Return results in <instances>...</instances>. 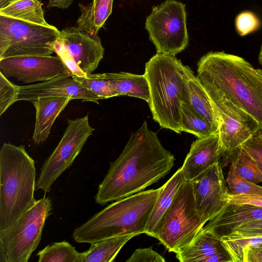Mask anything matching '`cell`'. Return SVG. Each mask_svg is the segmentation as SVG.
<instances>
[{"label": "cell", "instance_id": "cell-1", "mask_svg": "<svg viewBox=\"0 0 262 262\" xmlns=\"http://www.w3.org/2000/svg\"><path fill=\"white\" fill-rule=\"evenodd\" d=\"M174 157L144 121L99 185L96 203L103 205L142 191L169 173Z\"/></svg>", "mask_w": 262, "mask_h": 262}, {"label": "cell", "instance_id": "cell-2", "mask_svg": "<svg viewBox=\"0 0 262 262\" xmlns=\"http://www.w3.org/2000/svg\"><path fill=\"white\" fill-rule=\"evenodd\" d=\"M196 77L249 114L262 132V70L238 56L211 52L199 60Z\"/></svg>", "mask_w": 262, "mask_h": 262}, {"label": "cell", "instance_id": "cell-3", "mask_svg": "<svg viewBox=\"0 0 262 262\" xmlns=\"http://www.w3.org/2000/svg\"><path fill=\"white\" fill-rule=\"evenodd\" d=\"M162 188L140 191L115 201L76 228L72 237L76 243L91 244L114 236L145 233Z\"/></svg>", "mask_w": 262, "mask_h": 262}, {"label": "cell", "instance_id": "cell-4", "mask_svg": "<svg viewBox=\"0 0 262 262\" xmlns=\"http://www.w3.org/2000/svg\"><path fill=\"white\" fill-rule=\"evenodd\" d=\"M191 69L174 56L157 53L146 63L149 86L148 103L153 119L164 128L182 132L181 108L185 100V84Z\"/></svg>", "mask_w": 262, "mask_h": 262}, {"label": "cell", "instance_id": "cell-5", "mask_svg": "<svg viewBox=\"0 0 262 262\" xmlns=\"http://www.w3.org/2000/svg\"><path fill=\"white\" fill-rule=\"evenodd\" d=\"M35 179V162L25 146L4 143L0 151V231L36 203Z\"/></svg>", "mask_w": 262, "mask_h": 262}, {"label": "cell", "instance_id": "cell-6", "mask_svg": "<svg viewBox=\"0 0 262 262\" xmlns=\"http://www.w3.org/2000/svg\"><path fill=\"white\" fill-rule=\"evenodd\" d=\"M52 208L44 196L9 228L0 231V262H27L38 247L45 222Z\"/></svg>", "mask_w": 262, "mask_h": 262}, {"label": "cell", "instance_id": "cell-7", "mask_svg": "<svg viewBox=\"0 0 262 262\" xmlns=\"http://www.w3.org/2000/svg\"><path fill=\"white\" fill-rule=\"evenodd\" d=\"M205 224L196 208L191 183L186 181L167 211L156 238L176 253L191 242Z\"/></svg>", "mask_w": 262, "mask_h": 262}, {"label": "cell", "instance_id": "cell-8", "mask_svg": "<svg viewBox=\"0 0 262 262\" xmlns=\"http://www.w3.org/2000/svg\"><path fill=\"white\" fill-rule=\"evenodd\" d=\"M60 31L0 15V60L21 56H51Z\"/></svg>", "mask_w": 262, "mask_h": 262}, {"label": "cell", "instance_id": "cell-9", "mask_svg": "<svg viewBox=\"0 0 262 262\" xmlns=\"http://www.w3.org/2000/svg\"><path fill=\"white\" fill-rule=\"evenodd\" d=\"M145 27L157 53L175 56L188 44L185 5L180 2L166 0L152 7Z\"/></svg>", "mask_w": 262, "mask_h": 262}, {"label": "cell", "instance_id": "cell-10", "mask_svg": "<svg viewBox=\"0 0 262 262\" xmlns=\"http://www.w3.org/2000/svg\"><path fill=\"white\" fill-rule=\"evenodd\" d=\"M95 129L89 123L88 114L68 120V126L58 144L44 162L36 183V189L49 192L55 180L73 164Z\"/></svg>", "mask_w": 262, "mask_h": 262}, {"label": "cell", "instance_id": "cell-11", "mask_svg": "<svg viewBox=\"0 0 262 262\" xmlns=\"http://www.w3.org/2000/svg\"><path fill=\"white\" fill-rule=\"evenodd\" d=\"M203 86L219 119L222 158L224 159L262 132L256 120L245 111L212 89Z\"/></svg>", "mask_w": 262, "mask_h": 262}, {"label": "cell", "instance_id": "cell-12", "mask_svg": "<svg viewBox=\"0 0 262 262\" xmlns=\"http://www.w3.org/2000/svg\"><path fill=\"white\" fill-rule=\"evenodd\" d=\"M54 52L68 69L77 67L86 75L92 74L103 59L104 49L98 35L77 27H67L56 40Z\"/></svg>", "mask_w": 262, "mask_h": 262}, {"label": "cell", "instance_id": "cell-13", "mask_svg": "<svg viewBox=\"0 0 262 262\" xmlns=\"http://www.w3.org/2000/svg\"><path fill=\"white\" fill-rule=\"evenodd\" d=\"M190 181L197 211L206 223L224 208L230 194L221 162L211 166Z\"/></svg>", "mask_w": 262, "mask_h": 262}, {"label": "cell", "instance_id": "cell-14", "mask_svg": "<svg viewBox=\"0 0 262 262\" xmlns=\"http://www.w3.org/2000/svg\"><path fill=\"white\" fill-rule=\"evenodd\" d=\"M0 71L26 84L43 82L64 73L58 56H21L0 60Z\"/></svg>", "mask_w": 262, "mask_h": 262}, {"label": "cell", "instance_id": "cell-15", "mask_svg": "<svg viewBox=\"0 0 262 262\" xmlns=\"http://www.w3.org/2000/svg\"><path fill=\"white\" fill-rule=\"evenodd\" d=\"M18 101L32 102L38 98L68 97L99 104L100 99L75 80L72 75L62 73L46 81L35 84L18 85Z\"/></svg>", "mask_w": 262, "mask_h": 262}, {"label": "cell", "instance_id": "cell-16", "mask_svg": "<svg viewBox=\"0 0 262 262\" xmlns=\"http://www.w3.org/2000/svg\"><path fill=\"white\" fill-rule=\"evenodd\" d=\"M222 156L219 132L192 142L182 166L187 181H191L214 164Z\"/></svg>", "mask_w": 262, "mask_h": 262}, {"label": "cell", "instance_id": "cell-17", "mask_svg": "<svg viewBox=\"0 0 262 262\" xmlns=\"http://www.w3.org/2000/svg\"><path fill=\"white\" fill-rule=\"evenodd\" d=\"M260 220H262V207L247 204L227 203L203 229L212 232L221 238L244 224Z\"/></svg>", "mask_w": 262, "mask_h": 262}, {"label": "cell", "instance_id": "cell-18", "mask_svg": "<svg viewBox=\"0 0 262 262\" xmlns=\"http://www.w3.org/2000/svg\"><path fill=\"white\" fill-rule=\"evenodd\" d=\"M227 252L220 237L203 228L188 245L176 253L181 262H221Z\"/></svg>", "mask_w": 262, "mask_h": 262}, {"label": "cell", "instance_id": "cell-19", "mask_svg": "<svg viewBox=\"0 0 262 262\" xmlns=\"http://www.w3.org/2000/svg\"><path fill=\"white\" fill-rule=\"evenodd\" d=\"M72 100L68 97H47L38 98L31 102L36 111L32 136L34 144H40L47 139L56 119Z\"/></svg>", "mask_w": 262, "mask_h": 262}, {"label": "cell", "instance_id": "cell-20", "mask_svg": "<svg viewBox=\"0 0 262 262\" xmlns=\"http://www.w3.org/2000/svg\"><path fill=\"white\" fill-rule=\"evenodd\" d=\"M187 180L181 167L172 177L162 186L150 213L145 230V234L157 238L163 219L171 206L181 186Z\"/></svg>", "mask_w": 262, "mask_h": 262}, {"label": "cell", "instance_id": "cell-21", "mask_svg": "<svg viewBox=\"0 0 262 262\" xmlns=\"http://www.w3.org/2000/svg\"><path fill=\"white\" fill-rule=\"evenodd\" d=\"M184 102L188 104L196 114L219 130V121L211 100L192 70L186 81Z\"/></svg>", "mask_w": 262, "mask_h": 262}, {"label": "cell", "instance_id": "cell-22", "mask_svg": "<svg viewBox=\"0 0 262 262\" xmlns=\"http://www.w3.org/2000/svg\"><path fill=\"white\" fill-rule=\"evenodd\" d=\"M108 80L118 96L126 95L142 99L149 102V86L144 75H138L128 72L102 73Z\"/></svg>", "mask_w": 262, "mask_h": 262}, {"label": "cell", "instance_id": "cell-23", "mask_svg": "<svg viewBox=\"0 0 262 262\" xmlns=\"http://www.w3.org/2000/svg\"><path fill=\"white\" fill-rule=\"evenodd\" d=\"M113 1L93 0L86 5L79 4L81 14L77 21V27L93 35H98L112 13Z\"/></svg>", "mask_w": 262, "mask_h": 262}, {"label": "cell", "instance_id": "cell-24", "mask_svg": "<svg viewBox=\"0 0 262 262\" xmlns=\"http://www.w3.org/2000/svg\"><path fill=\"white\" fill-rule=\"evenodd\" d=\"M134 235L107 238L91 244L90 248L81 253L80 262H110L114 260L121 248Z\"/></svg>", "mask_w": 262, "mask_h": 262}, {"label": "cell", "instance_id": "cell-25", "mask_svg": "<svg viewBox=\"0 0 262 262\" xmlns=\"http://www.w3.org/2000/svg\"><path fill=\"white\" fill-rule=\"evenodd\" d=\"M0 15L43 26H52L46 21L38 0H17L0 9Z\"/></svg>", "mask_w": 262, "mask_h": 262}, {"label": "cell", "instance_id": "cell-26", "mask_svg": "<svg viewBox=\"0 0 262 262\" xmlns=\"http://www.w3.org/2000/svg\"><path fill=\"white\" fill-rule=\"evenodd\" d=\"M223 160L225 162L230 160L229 169L243 178L255 184L262 183V173L256 161L241 147Z\"/></svg>", "mask_w": 262, "mask_h": 262}, {"label": "cell", "instance_id": "cell-27", "mask_svg": "<svg viewBox=\"0 0 262 262\" xmlns=\"http://www.w3.org/2000/svg\"><path fill=\"white\" fill-rule=\"evenodd\" d=\"M181 125L182 132L193 134L198 138H205L219 132L184 102L181 108Z\"/></svg>", "mask_w": 262, "mask_h": 262}, {"label": "cell", "instance_id": "cell-28", "mask_svg": "<svg viewBox=\"0 0 262 262\" xmlns=\"http://www.w3.org/2000/svg\"><path fill=\"white\" fill-rule=\"evenodd\" d=\"M81 255L66 241L52 243L37 254L38 262H80Z\"/></svg>", "mask_w": 262, "mask_h": 262}, {"label": "cell", "instance_id": "cell-29", "mask_svg": "<svg viewBox=\"0 0 262 262\" xmlns=\"http://www.w3.org/2000/svg\"><path fill=\"white\" fill-rule=\"evenodd\" d=\"M221 239L231 258L232 262H241L242 254L247 249L262 245V235L248 237L225 235L221 237Z\"/></svg>", "mask_w": 262, "mask_h": 262}, {"label": "cell", "instance_id": "cell-30", "mask_svg": "<svg viewBox=\"0 0 262 262\" xmlns=\"http://www.w3.org/2000/svg\"><path fill=\"white\" fill-rule=\"evenodd\" d=\"M72 77L100 99L118 96L110 82L103 76L102 73H92L85 77Z\"/></svg>", "mask_w": 262, "mask_h": 262}, {"label": "cell", "instance_id": "cell-31", "mask_svg": "<svg viewBox=\"0 0 262 262\" xmlns=\"http://www.w3.org/2000/svg\"><path fill=\"white\" fill-rule=\"evenodd\" d=\"M229 193L262 196V186L249 181L229 169L226 179Z\"/></svg>", "mask_w": 262, "mask_h": 262}, {"label": "cell", "instance_id": "cell-32", "mask_svg": "<svg viewBox=\"0 0 262 262\" xmlns=\"http://www.w3.org/2000/svg\"><path fill=\"white\" fill-rule=\"evenodd\" d=\"M19 92L18 85L9 80L0 71V116L18 101Z\"/></svg>", "mask_w": 262, "mask_h": 262}, {"label": "cell", "instance_id": "cell-33", "mask_svg": "<svg viewBox=\"0 0 262 262\" xmlns=\"http://www.w3.org/2000/svg\"><path fill=\"white\" fill-rule=\"evenodd\" d=\"M235 24L237 33L244 36L259 29L260 21L252 12L246 11L237 15Z\"/></svg>", "mask_w": 262, "mask_h": 262}, {"label": "cell", "instance_id": "cell-34", "mask_svg": "<svg viewBox=\"0 0 262 262\" xmlns=\"http://www.w3.org/2000/svg\"><path fill=\"white\" fill-rule=\"evenodd\" d=\"M164 258L152 249L139 248L135 250L126 262H165Z\"/></svg>", "mask_w": 262, "mask_h": 262}, {"label": "cell", "instance_id": "cell-35", "mask_svg": "<svg viewBox=\"0 0 262 262\" xmlns=\"http://www.w3.org/2000/svg\"><path fill=\"white\" fill-rule=\"evenodd\" d=\"M241 147L254 160L262 163V133L249 139Z\"/></svg>", "mask_w": 262, "mask_h": 262}, {"label": "cell", "instance_id": "cell-36", "mask_svg": "<svg viewBox=\"0 0 262 262\" xmlns=\"http://www.w3.org/2000/svg\"><path fill=\"white\" fill-rule=\"evenodd\" d=\"M258 235H262V220L244 224L227 235L232 237H248Z\"/></svg>", "mask_w": 262, "mask_h": 262}, {"label": "cell", "instance_id": "cell-37", "mask_svg": "<svg viewBox=\"0 0 262 262\" xmlns=\"http://www.w3.org/2000/svg\"><path fill=\"white\" fill-rule=\"evenodd\" d=\"M227 203L247 204L262 207V196L245 194L232 195L227 198Z\"/></svg>", "mask_w": 262, "mask_h": 262}, {"label": "cell", "instance_id": "cell-38", "mask_svg": "<svg viewBox=\"0 0 262 262\" xmlns=\"http://www.w3.org/2000/svg\"><path fill=\"white\" fill-rule=\"evenodd\" d=\"M241 262H262V248L250 247L242 254Z\"/></svg>", "mask_w": 262, "mask_h": 262}, {"label": "cell", "instance_id": "cell-39", "mask_svg": "<svg viewBox=\"0 0 262 262\" xmlns=\"http://www.w3.org/2000/svg\"><path fill=\"white\" fill-rule=\"evenodd\" d=\"M74 0H49L48 8L57 7L60 9L68 8Z\"/></svg>", "mask_w": 262, "mask_h": 262}, {"label": "cell", "instance_id": "cell-40", "mask_svg": "<svg viewBox=\"0 0 262 262\" xmlns=\"http://www.w3.org/2000/svg\"><path fill=\"white\" fill-rule=\"evenodd\" d=\"M16 1L17 0H0V9H2Z\"/></svg>", "mask_w": 262, "mask_h": 262}, {"label": "cell", "instance_id": "cell-41", "mask_svg": "<svg viewBox=\"0 0 262 262\" xmlns=\"http://www.w3.org/2000/svg\"><path fill=\"white\" fill-rule=\"evenodd\" d=\"M258 59L259 62L262 66V44H261L260 50V51L259 53Z\"/></svg>", "mask_w": 262, "mask_h": 262}, {"label": "cell", "instance_id": "cell-42", "mask_svg": "<svg viewBox=\"0 0 262 262\" xmlns=\"http://www.w3.org/2000/svg\"><path fill=\"white\" fill-rule=\"evenodd\" d=\"M256 163H257V165H258V167H259V169H260V171H261V172L262 173V163H260L259 162H257V161H256Z\"/></svg>", "mask_w": 262, "mask_h": 262}, {"label": "cell", "instance_id": "cell-43", "mask_svg": "<svg viewBox=\"0 0 262 262\" xmlns=\"http://www.w3.org/2000/svg\"><path fill=\"white\" fill-rule=\"evenodd\" d=\"M261 248H262V245H261L260 246H259Z\"/></svg>", "mask_w": 262, "mask_h": 262}]
</instances>
